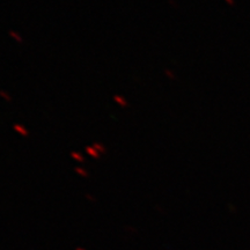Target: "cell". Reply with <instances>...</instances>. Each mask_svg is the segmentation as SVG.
I'll use <instances>...</instances> for the list:
<instances>
[{"mask_svg":"<svg viewBox=\"0 0 250 250\" xmlns=\"http://www.w3.org/2000/svg\"><path fill=\"white\" fill-rule=\"evenodd\" d=\"M13 130L22 137L29 136V131H28V129H27L26 126H23L22 124H20V123H15V124L13 125Z\"/></svg>","mask_w":250,"mask_h":250,"instance_id":"1","label":"cell"},{"mask_svg":"<svg viewBox=\"0 0 250 250\" xmlns=\"http://www.w3.org/2000/svg\"><path fill=\"white\" fill-rule=\"evenodd\" d=\"M114 102L117 104V106L122 107V108H126V107L129 106V102L126 101L123 95H119V94H116L114 95Z\"/></svg>","mask_w":250,"mask_h":250,"instance_id":"2","label":"cell"},{"mask_svg":"<svg viewBox=\"0 0 250 250\" xmlns=\"http://www.w3.org/2000/svg\"><path fill=\"white\" fill-rule=\"evenodd\" d=\"M85 152H86V154H88L91 158H94V159H99L100 155H101L93 146H87V147L85 148Z\"/></svg>","mask_w":250,"mask_h":250,"instance_id":"3","label":"cell"},{"mask_svg":"<svg viewBox=\"0 0 250 250\" xmlns=\"http://www.w3.org/2000/svg\"><path fill=\"white\" fill-rule=\"evenodd\" d=\"M8 35L11 36V38L13 39V41L18 42V43H22V42H23L22 36H21V34H20V33H18V31L9 30V31H8Z\"/></svg>","mask_w":250,"mask_h":250,"instance_id":"4","label":"cell"},{"mask_svg":"<svg viewBox=\"0 0 250 250\" xmlns=\"http://www.w3.org/2000/svg\"><path fill=\"white\" fill-rule=\"evenodd\" d=\"M93 147L96 149V151L99 152L100 154H104L106 153V146L102 144V143H99V141H95V143H93V145H91Z\"/></svg>","mask_w":250,"mask_h":250,"instance_id":"5","label":"cell"},{"mask_svg":"<svg viewBox=\"0 0 250 250\" xmlns=\"http://www.w3.org/2000/svg\"><path fill=\"white\" fill-rule=\"evenodd\" d=\"M70 155H71V158H72L73 160H76V161H78V162H83V161H85L83 155L81 154V153H79V152L72 151L71 153H70Z\"/></svg>","mask_w":250,"mask_h":250,"instance_id":"6","label":"cell"},{"mask_svg":"<svg viewBox=\"0 0 250 250\" xmlns=\"http://www.w3.org/2000/svg\"><path fill=\"white\" fill-rule=\"evenodd\" d=\"M0 97L3 100H5L6 102H12V96L8 91H4V89H0Z\"/></svg>","mask_w":250,"mask_h":250,"instance_id":"7","label":"cell"},{"mask_svg":"<svg viewBox=\"0 0 250 250\" xmlns=\"http://www.w3.org/2000/svg\"><path fill=\"white\" fill-rule=\"evenodd\" d=\"M163 73H164V76L168 78V79H170V80H175L176 79V74H175L171 70H169V68H166L164 71H163Z\"/></svg>","mask_w":250,"mask_h":250,"instance_id":"8","label":"cell"},{"mask_svg":"<svg viewBox=\"0 0 250 250\" xmlns=\"http://www.w3.org/2000/svg\"><path fill=\"white\" fill-rule=\"evenodd\" d=\"M76 173H79L80 175H82V176H85V177H86V176H87V175H88L87 171L85 170L83 168H81V167H78V168H76Z\"/></svg>","mask_w":250,"mask_h":250,"instance_id":"9","label":"cell"},{"mask_svg":"<svg viewBox=\"0 0 250 250\" xmlns=\"http://www.w3.org/2000/svg\"><path fill=\"white\" fill-rule=\"evenodd\" d=\"M169 4L173 5V7H177V3L175 0H169Z\"/></svg>","mask_w":250,"mask_h":250,"instance_id":"10","label":"cell"}]
</instances>
